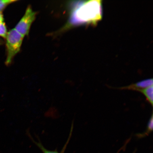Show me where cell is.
<instances>
[{
  "instance_id": "obj_1",
  "label": "cell",
  "mask_w": 153,
  "mask_h": 153,
  "mask_svg": "<svg viewBox=\"0 0 153 153\" xmlns=\"http://www.w3.org/2000/svg\"><path fill=\"white\" fill-rule=\"evenodd\" d=\"M73 15L78 23L96 25L102 18V1H85L76 9Z\"/></svg>"
},
{
  "instance_id": "obj_2",
  "label": "cell",
  "mask_w": 153,
  "mask_h": 153,
  "mask_svg": "<svg viewBox=\"0 0 153 153\" xmlns=\"http://www.w3.org/2000/svg\"><path fill=\"white\" fill-rule=\"evenodd\" d=\"M24 37L16 31L15 28L7 32L6 39L7 58L5 64H10L13 58L20 51Z\"/></svg>"
},
{
  "instance_id": "obj_3",
  "label": "cell",
  "mask_w": 153,
  "mask_h": 153,
  "mask_svg": "<svg viewBox=\"0 0 153 153\" xmlns=\"http://www.w3.org/2000/svg\"><path fill=\"white\" fill-rule=\"evenodd\" d=\"M36 13L32 10L31 7L28 6L25 13L15 28L23 37L27 35L30 26L36 18Z\"/></svg>"
},
{
  "instance_id": "obj_4",
  "label": "cell",
  "mask_w": 153,
  "mask_h": 153,
  "mask_svg": "<svg viewBox=\"0 0 153 153\" xmlns=\"http://www.w3.org/2000/svg\"><path fill=\"white\" fill-rule=\"evenodd\" d=\"M152 86H153V79H150L143 80L131 85L120 87L117 89L131 90L138 91L140 90Z\"/></svg>"
},
{
  "instance_id": "obj_5",
  "label": "cell",
  "mask_w": 153,
  "mask_h": 153,
  "mask_svg": "<svg viewBox=\"0 0 153 153\" xmlns=\"http://www.w3.org/2000/svg\"><path fill=\"white\" fill-rule=\"evenodd\" d=\"M26 133L27 135L28 136V137H29L30 139L33 141V143L37 145L38 148L41 149L43 153H60L56 150L50 151L48 150L47 149L45 148V147L43 146L42 144V143H41V141H40L39 139V137H38V136L36 135V137H37V138L38 141H36L35 140H34L33 137H32L31 134H30L29 129H28L26 130Z\"/></svg>"
},
{
  "instance_id": "obj_6",
  "label": "cell",
  "mask_w": 153,
  "mask_h": 153,
  "mask_svg": "<svg viewBox=\"0 0 153 153\" xmlns=\"http://www.w3.org/2000/svg\"><path fill=\"white\" fill-rule=\"evenodd\" d=\"M139 92L142 93L146 97V100L150 104L153 106V86L140 90Z\"/></svg>"
},
{
  "instance_id": "obj_7",
  "label": "cell",
  "mask_w": 153,
  "mask_h": 153,
  "mask_svg": "<svg viewBox=\"0 0 153 153\" xmlns=\"http://www.w3.org/2000/svg\"><path fill=\"white\" fill-rule=\"evenodd\" d=\"M153 116L152 113V116L149 119L148 122V124H147V128L144 133L142 134H139V136L143 137L146 135H148L149 134L152 132L153 131Z\"/></svg>"
},
{
  "instance_id": "obj_8",
  "label": "cell",
  "mask_w": 153,
  "mask_h": 153,
  "mask_svg": "<svg viewBox=\"0 0 153 153\" xmlns=\"http://www.w3.org/2000/svg\"><path fill=\"white\" fill-rule=\"evenodd\" d=\"M16 1L14 0H0V12L4 9L7 5L15 2Z\"/></svg>"
},
{
  "instance_id": "obj_9",
  "label": "cell",
  "mask_w": 153,
  "mask_h": 153,
  "mask_svg": "<svg viewBox=\"0 0 153 153\" xmlns=\"http://www.w3.org/2000/svg\"><path fill=\"white\" fill-rule=\"evenodd\" d=\"M7 33V29L5 23L4 22H0V36L5 38Z\"/></svg>"
},
{
  "instance_id": "obj_10",
  "label": "cell",
  "mask_w": 153,
  "mask_h": 153,
  "mask_svg": "<svg viewBox=\"0 0 153 153\" xmlns=\"http://www.w3.org/2000/svg\"><path fill=\"white\" fill-rule=\"evenodd\" d=\"M4 18L1 12H0V22H3Z\"/></svg>"
}]
</instances>
